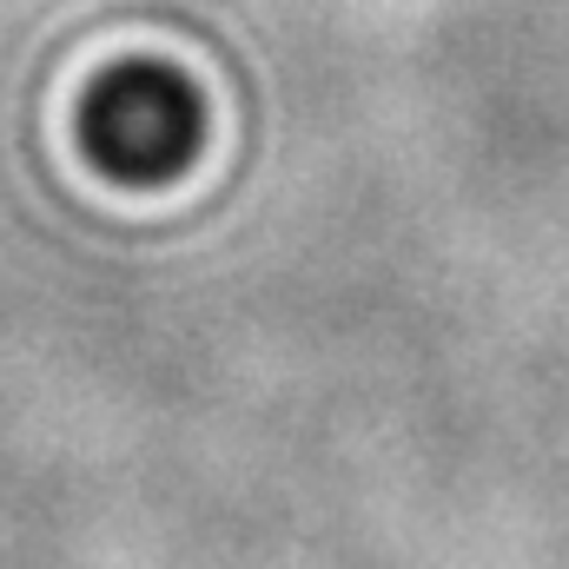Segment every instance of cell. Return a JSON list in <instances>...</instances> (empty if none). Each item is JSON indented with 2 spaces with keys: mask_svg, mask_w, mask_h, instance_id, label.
<instances>
[{
  "mask_svg": "<svg viewBox=\"0 0 569 569\" xmlns=\"http://www.w3.org/2000/svg\"><path fill=\"white\" fill-rule=\"evenodd\" d=\"M80 133H87L93 166L120 179H166L199 146V100L166 67H127L93 87Z\"/></svg>",
  "mask_w": 569,
  "mask_h": 569,
  "instance_id": "1",
  "label": "cell"
}]
</instances>
